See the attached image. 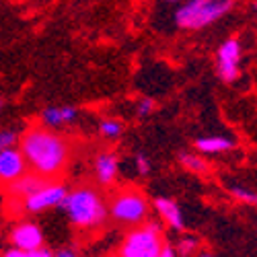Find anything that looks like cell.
<instances>
[{"label": "cell", "instance_id": "6da1fadb", "mask_svg": "<svg viewBox=\"0 0 257 257\" xmlns=\"http://www.w3.org/2000/svg\"><path fill=\"white\" fill-rule=\"evenodd\" d=\"M19 151L29 171L54 181L66 171L72 146L64 136L52 132V127L35 125L21 136Z\"/></svg>", "mask_w": 257, "mask_h": 257}, {"label": "cell", "instance_id": "7a4b0ae2", "mask_svg": "<svg viewBox=\"0 0 257 257\" xmlns=\"http://www.w3.org/2000/svg\"><path fill=\"white\" fill-rule=\"evenodd\" d=\"M70 220V224L80 230H97L107 222V202L103 194L93 185H76L68 189L60 206Z\"/></svg>", "mask_w": 257, "mask_h": 257}, {"label": "cell", "instance_id": "3957f363", "mask_svg": "<svg viewBox=\"0 0 257 257\" xmlns=\"http://www.w3.org/2000/svg\"><path fill=\"white\" fill-rule=\"evenodd\" d=\"M237 0H183L175 9L173 21L183 31H200L226 17Z\"/></svg>", "mask_w": 257, "mask_h": 257}, {"label": "cell", "instance_id": "277c9868", "mask_svg": "<svg viewBox=\"0 0 257 257\" xmlns=\"http://www.w3.org/2000/svg\"><path fill=\"white\" fill-rule=\"evenodd\" d=\"M148 212H151V204H148L146 196L136 187L119 189L107 202V216L125 228H132L148 220Z\"/></svg>", "mask_w": 257, "mask_h": 257}, {"label": "cell", "instance_id": "5b68a950", "mask_svg": "<svg viewBox=\"0 0 257 257\" xmlns=\"http://www.w3.org/2000/svg\"><path fill=\"white\" fill-rule=\"evenodd\" d=\"M163 226L155 220H144L127 230L117 255L119 257H159L161 247L165 245Z\"/></svg>", "mask_w": 257, "mask_h": 257}, {"label": "cell", "instance_id": "8992f818", "mask_svg": "<svg viewBox=\"0 0 257 257\" xmlns=\"http://www.w3.org/2000/svg\"><path fill=\"white\" fill-rule=\"evenodd\" d=\"M11 245L25 251L27 257H54L52 249H46V239L39 224L33 220H21L11 228Z\"/></svg>", "mask_w": 257, "mask_h": 257}, {"label": "cell", "instance_id": "52a82bcc", "mask_svg": "<svg viewBox=\"0 0 257 257\" xmlns=\"http://www.w3.org/2000/svg\"><path fill=\"white\" fill-rule=\"evenodd\" d=\"M68 187L64 183H54V181H48L44 183L39 189H35L33 194H29L27 198L19 200V208L21 212L25 214H41L46 210H52V208H58L60 202L64 200V196H66Z\"/></svg>", "mask_w": 257, "mask_h": 257}, {"label": "cell", "instance_id": "ba28073f", "mask_svg": "<svg viewBox=\"0 0 257 257\" xmlns=\"http://www.w3.org/2000/svg\"><path fill=\"white\" fill-rule=\"evenodd\" d=\"M241 41L237 37H228L224 44L218 48L216 54V62H218V76L222 78V82L230 84L239 78V70H241Z\"/></svg>", "mask_w": 257, "mask_h": 257}, {"label": "cell", "instance_id": "9c48e42d", "mask_svg": "<svg viewBox=\"0 0 257 257\" xmlns=\"http://www.w3.org/2000/svg\"><path fill=\"white\" fill-rule=\"evenodd\" d=\"M93 173H95V181L99 187H111L117 179V173H119L117 155L111 151L99 153L93 161Z\"/></svg>", "mask_w": 257, "mask_h": 257}, {"label": "cell", "instance_id": "30bf717a", "mask_svg": "<svg viewBox=\"0 0 257 257\" xmlns=\"http://www.w3.org/2000/svg\"><path fill=\"white\" fill-rule=\"evenodd\" d=\"M27 171V163L21 155L19 148L11 146L0 151V183H11L17 177H21Z\"/></svg>", "mask_w": 257, "mask_h": 257}, {"label": "cell", "instance_id": "8fae6325", "mask_svg": "<svg viewBox=\"0 0 257 257\" xmlns=\"http://www.w3.org/2000/svg\"><path fill=\"white\" fill-rule=\"evenodd\" d=\"M50 179H46V177H41V175H37V173H33V171H25L21 177H17L15 181H11V183H7V194H9V198L11 200H15V202H19V200H23V198H27L29 194H33L35 189H39L44 183H48Z\"/></svg>", "mask_w": 257, "mask_h": 257}, {"label": "cell", "instance_id": "7c38bea8", "mask_svg": "<svg viewBox=\"0 0 257 257\" xmlns=\"http://www.w3.org/2000/svg\"><path fill=\"white\" fill-rule=\"evenodd\" d=\"M78 119V109L72 105H58V107H46L44 111L39 115L41 125L46 127H64V125H70L72 121Z\"/></svg>", "mask_w": 257, "mask_h": 257}, {"label": "cell", "instance_id": "4fadbf2b", "mask_svg": "<svg viewBox=\"0 0 257 257\" xmlns=\"http://www.w3.org/2000/svg\"><path fill=\"white\" fill-rule=\"evenodd\" d=\"M153 206H155V212L159 214V218H161L167 226H171V228L177 230V232L185 230L183 212H181V208H179L173 200H169V198H157Z\"/></svg>", "mask_w": 257, "mask_h": 257}, {"label": "cell", "instance_id": "5bb4252c", "mask_svg": "<svg viewBox=\"0 0 257 257\" xmlns=\"http://www.w3.org/2000/svg\"><path fill=\"white\" fill-rule=\"evenodd\" d=\"M194 146L200 155H222V153L232 151L234 142L224 136H206V138H198Z\"/></svg>", "mask_w": 257, "mask_h": 257}, {"label": "cell", "instance_id": "9a60e30c", "mask_svg": "<svg viewBox=\"0 0 257 257\" xmlns=\"http://www.w3.org/2000/svg\"><path fill=\"white\" fill-rule=\"evenodd\" d=\"M179 163L191 171V173H206L208 171V163L204 161V157H200V153H181L179 155Z\"/></svg>", "mask_w": 257, "mask_h": 257}, {"label": "cell", "instance_id": "2e32d148", "mask_svg": "<svg viewBox=\"0 0 257 257\" xmlns=\"http://www.w3.org/2000/svg\"><path fill=\"white\" fill-rule=\"evenodd\" d=\"M99 134L107 140H117L123 134V123L119 119H103L99 123Z\"/></svg>", "mask_w": 257, "mask_h": 257}, {"label": "cell", "instance_id": "e0dca14e", "mask_svg": "<svg viewBox=\"0 0 257 257\" xmlns=\"http://www.w3.org/2000/svg\"><path fill=\"white\" fill-rule=\"evenodd\" d=\"M198 249H200V239L194 237V234H185V237L179 239L175 251H177V255H194V253H198Z\"/></svg>", "mask_w": 257, "mask_h": 257}, {"label": "cell", "instance_id": "ac0fdd59", "mask_svg": "<svg viewBox=\"0 0 257 257\" xmlns=\"http://www.w3.org/2000/svg\"><path fill=\"white\" fill-rule=\"evenodd\" d=\"M228 194L234 198V200H239V202H243V204H255L257 202V198H255V191H251V189H245V187H230L228 189Z\"/></svg>", "mask_w": 257, "mask_h": 257}, {"label": "cell", "instance_id": "d6986e66", "mask_svg": "<svg viewBox=\"0 0 257 257\" xmlns=\"http://www.w3.org/2000/svg\"><path fill=\"white\" fill-rule=\"evenodd\" d=\"M134 169H136V173H138L140 177H146V175L153 171V163H151V159H148L146 155L138 153V155L134 157Z\"/></svg>", "mask_w": 257, "mask_h": 257}, {"label": "cell", "instance_id": "ffe728a7", "mask_svg": "<svg viewBox=\"0 0 257 257\" xmlns=\"http://www.w3.org/2000/svg\"><path fill=\"white\" fill-rule=\"evenodd\" d=\"M153 109H155V101H153V99H148V97L138 99V103H136V115H138V117L151 115Z\"/></svg>", "mask_w": 257, "mask_h": 257}, {"label": "cell", "instance_id": "44dd1931", "mask_svg": "<svg viewBox=\"0 0 257 257\" xmlns=\"http://www.w3.org/2000/svg\"><path fill=\"white\" fill-rule=\"evenodd\" d=\"M17 140H19V136H17L15 130H0V151L15 146Z\"/></svg>", "mask_w": 257, "mask_h": 257}, {"label": "cell", "instance_id": "7402d4cb", "mask_svg": "<svg viewBox=\"0 0 257 257\" xmlns=\"http://www.w3.org/2000/svg\"><path fill=\"white\" fill-rule=\"evenodd\" d=\"M175 255H177V251L173 249V245H169V243H165L161 247V253H159V257H175Z\"/></svg>", "mask_w": 257, "mask_h": 257}, {"label": "cell", "instance_id": "603a6c76", "mask_svg": "<svg viewBox=\"0 0 257 257\" xmlns=\"http://www.w3.org/2000/svg\"><path fill=\"white\" fill-rule=\"evenodd\" d=\"M54 255H58V257H72V255H76V251H72V249H62V251H54Z\"/></svg>", "mask_w": 257, "mask_h": 257}, {"label": "cell", "instance_id": "cb8c5ba5", "mask_svg": "<svg viewBox=\"0 0 257 257\" xmlns=\"http://www.w3.org/2000/svg\"><path fill=\"white\" fill-rule=\"evenodd\" d=\"M163 3H169V5H179L181 0H163Z\"/></svg>", "mask_w": 257, "mask_h": 257}, {"label": "cell", "instance_id": "d4e9b609", "mask_svg": "<svg viewBox=\"0 0 257 257\" xmlns=\"http://www.w3.org/2000/svg\"><path fill=\"white\" fill-rule=\"evenodd\" d=\"M0 109H3V99H0Z\"/></svg>", "mask_w": 257, "mask_h": 257}]
</instances>
